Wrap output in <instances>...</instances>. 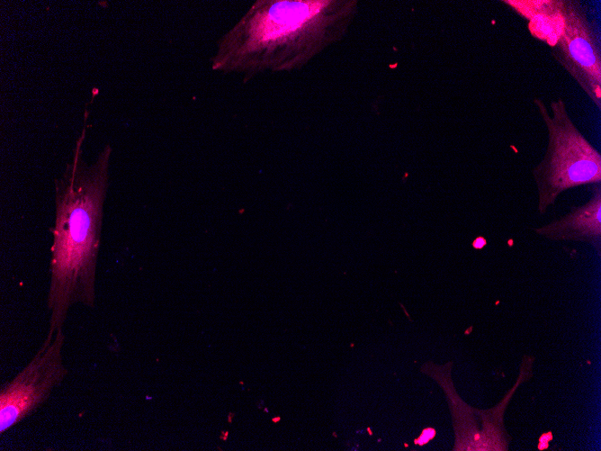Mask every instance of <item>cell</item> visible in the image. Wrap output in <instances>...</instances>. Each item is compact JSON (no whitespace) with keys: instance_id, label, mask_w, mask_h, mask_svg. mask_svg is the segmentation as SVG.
<instances>
[{"instance_id":"cell-1","label":"cell","mask_w":601,"mask_h":451,"mask_svg":"<svg viewBox=\"0 0 601 451\" xmlns=\"http://www.w3.org/2000/svg\"><path fill=\"white\" fill-rule=\"evenodd\" d=\"M355 0H258L217 41L211 68L243 75L301 68L346 33Z\"/></svg>"},{"instance_id":"cell-2","label":"cell","mask_w":601,"mask_h":451,"mask_svg":"<svg viewBox=\"0 0 601 451\" xmlns=\"http://www.w3.org/2000/svg\"><path fill=\"white\" fill-rule=\"evenodd\" d=\"M85 122L76 140L72 159L54 183L55 221L49 229L52 245L47 302L51 332L62 329L74 304L94 307L95 301V273L112 148L106 145L88 164L83 158Z\"/></svg>"},{"instance_id":"cell-3","label":"cell","mask_w":601,"mask_h":451,"mask_svg":"<svg viewBox=\"0 0 601 451\" xmlns=\"http://www.w3.org/2000/svg\"><path fill=\"white\" fill-rule=\"evenodd\" d=\"M534 104L548 131V145L543 159L533 169L540 214L554 204L561 193L580 185L601 183V155L570 118L562 98Z\"/></svg>"},{"instance_id":"cell-4","label":"cell","mask_w":601,"mask_h":451,"mask_svg":"<svg viewBox=\"0 0 601 451\" xmlns=\"http://www.w3.org/2000/svg\"><path fill=\"white\" fill-rule=\"evenodd\" d=\"M62 329L49 331L28 365L0 391V434L15 426L49 397L67 374Z\"/></svg>"},{"instance_id":"cell-5","label":"cell","mask_w":601,"mask_h":451,"mask_svg":"<svg viewBox=\"0 0 601 451\" xmlns=\"http://www.w3.org/2000/svg\"><path fill=\"white\" fill-rule=\"evenodd\" d=\"M561 13L563 32L551 53L600 110L601 49L598 32L581 2L562 0Z\"/></svg>"},{"instance_id":"cell-6","label":"cell","mask_w":601,"mask_h":451,"mask_svg":"<svg viewBox=\"0 0 601 451\" xmlns=\"http://www.w3.org/2000/svg\"><path fill=\"white\" fill-rule=\"evenodd\" d=\"M553 240L586 241L600 247L601 184H593L592 194L584 204L572 206L564 216L534 230Z\"/></svg>"},{"instance_id":"cell-7","label":"cell","mask_w":601,"mask_h":451,"mask_svg":"<svg viewBox=\"0 0 601 451\" xmlns=\"http://www.w3.org/2000/svg\"><path fill=\"white\" fill-rule=\"evenodd\" d=\"M529 21L528 30L533 37L551 48L559 41L564 27L561 13L562 0L502 1Z\"/></svg>"},{"instance_id":"cell-8","label":"cell","mask_w":601,"mask_h":451,"mask_svg":"<svg viewBox=\"0 0 601 451\" xmlns=\"http://www.w3.org/2000/svg\"><path fill=\"white\" fill-rule=\"evenodd\" d=\"M228 437H229V431H227V430L221 431L220 436V439L227 440Z\"/></svg>"},{"instance_id":"cell-9","label":"cell","mask_w":601,"mask_h":451,"mask_svg":"<svg viewBox=\"0 0 601 451\" xmlns=\"http://www.w3.org/2000/svg\"><path fill=\"white\" fill-rule=\"evenodd\" d=\"M234 416H235L234 412H229V413L228 414V421H229V423L232 422V419H233Z\"/></svg>"},{"instance_id":"cell-10","label":"cell","mask_w":601,"mask_h":451,"mask_svg":"<svg viewBox=\"0 0 601 451\" xmlns=\"http://www.w3.org/2000/svg\"><path fill=\"white\" fill-rule=\"evenodd\" d=\"M279 419H280V418L277 417V418H274L272 420H273L274 422H276V421H278Z\"/></svg>"}]
</instances>
